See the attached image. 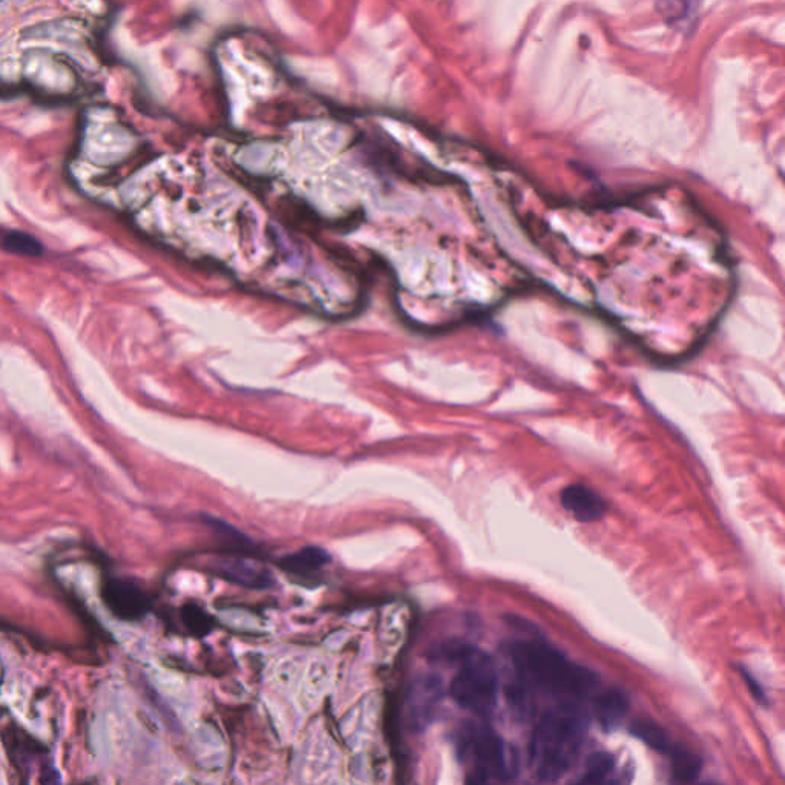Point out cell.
<instances>
[{
	"mask_svg": "<svg viewBox=\"0 0 785 785\" xmlns=\"http://www.w3.org/2000/svg\"><path fill=\"white\" fill-rule=\"evenodd\" d=\"M508 654L517 675V683L511 686L513 701L523 706L526 698L534 694L548 695L557 701H583L597 690V675L545 641H517L511 644Z\"/></svg>",
	"mask_w": 785,
	"mask_h": 785,
	"instance_id": "cell-1",
	"label": "cell"
},
{
	"mask_svg": "<svg viewBox=\"0 0 785 785\" xmlns=\"http://www.w3.org/2000/svg\"><path fill=\"white\" fill-rule=\"evenodd\" d=\"M583 701H557L540 715L529 741V761L542 782L559 781L577 763L589 727Z\"/></svg>",
	"mask_w": 785,
	"mask_h": 785,
	"instance_id": "cell-2",
	"label": "cell"
},
{
	"mask_svg": "<svg viewBox=\"0 0 785 785\" xmlns=\"http://www.w3.org/2000/svg\"><path fill=\"white\" fill-rule=\"evenodd\" d=\"M434 658L457 666L450 684L454 703L479 718H490L499 698V675L493 658L464 641H450L433 651Z\"/></svg>",
	"mask_w": 785,
	"mask_h": 785,
	"instance_id": "cell-3",
	"label": "cell"
},
{
	"mask_svg": "<svg viewBox=\"0 0 785 785\" xmlns=\"http://www.w3.org/2000/svg\"><path fill=\"white\" fill-rule=\"evenodd\" d=\"M456 749L460 761L470 769L467 781L471 784L511 781L519 773L513 747L488 724L467 723L460 727Z\"/></svg>",
	"mask_w": 785,
	"mask_h": 785,
	"instance_id": "cell-4",
	"label": "cell"
},
{
	"mask_svg": "<svg viewBox=\"0 0 785 785\" xmlns=\"http://www.w3.org/2000/svg\"><path fill=\"white\" fill-rule=\"evenodd\" d=\"M100 598L115 618L122 621L142 620L151 609V598L137 583L115 575H103Z\"/></svg>",
	"mask_w": 785,
	"mask_h": 785,
	"instance_id": "cell-5",
	"label": "cell"
},
{
	"mask_svg": "<svg viewBox=\"0 0 785 785\" xmlns=\"http://www.w3.org/2000/svg\"><path fill=\"white\" fill-rule=\"evenodd\" d=\"M444 700V683L436 675H421L408 687V720L414 732L422 733L436 720Z\"/></svg>",
	"mask_w": 785,
	"mask_h": 785,
	"instance_id": "cell-6",
	"label": "cell"
},
{
	"mask_svg": "<svg viewBox=\"0 0 785 785\" xmlns=\"http://www.w3.org/2000/svg\"><path fill=\"white\" fill-rule=\"evenodd\" d=\"M560 502L574 519L583 523L598 522L605 517L608 511V503L602 496H598L594 490L585 485H571L566 487L560 494Z\"/></svg>",
	"mask_w": 785,
	"mask_h": 785,
	"instance_id": "cell-7",
	"label": "cell"
},
{
	"mask_svg": "<svg viewBox=\"0 0 785 785\" xmlns=\"http://www.w3.org/2000/svg\"><path fill=\"white\" fill-rule=\"evenodd\" d=\"M215 571L223 579L247 588L264 589L272 585V577L263 566L238 557L220 560L215 565Z\"/></svg>",
	"mask_w": 785,
	"mask_h": 785,
	"instance_id": "cell-8",
	"label": "cell"
},
{
	"mask_svg": "<svg viewBox=\"0 0 785 785\" xmlns=\"http://www.w3.org/2000/svg\"><path fill=\"white\" fill-rule=\"evenodd\" d=\"M628 698L618 689H608L594 695L592 715L606 730L615 729L628 712Z\"/></svg>",
	"mask_w": 785,
	"mask_h": 785,
	"instance_id": "cell-9",
	"label": "cell"
},
{
	"mask_svg": "<svg viewBox=\"0 0 785 785\" xmlns=\"http://www.w3.org/2000/svg\"><path fill=\"white\" fill-rule=\"evenodd\" d=\"M330 563L329 552L326 549L319 548V546H307L301 551L293 552L290 556L283 557L280 560V566L286 572L295 575H309L316 574L322 568H326Z\"/></svg>",
	"mask_w": 785,
	"mask_h": 785,
	"instance_id": "cell-10",
	"label": "cell"
},
{
	"mask_svg": "<svg viewBox=\"0 0 785 785\" xmlns=\"http://www.w3.org/2000/svg\"><path fill=\"white\" fill-rule=\"evenodd\" d=\"M667 756L671 759L672 781L683 784L697 781L703 770V759L697 753L675 744Z\"/></svg>",
	"mask_w": 785,
	"mask_h": 785,
	"instance_id": "cell-11",
	"label": "cell"
},
{
	"mask_svg": "<svg viewBox=\"0 0 785 785\" xmlns=\"http://www.w3.org/2000/svg\"><path fill=\"white\" fill-rule=\"evenodd\" d=\"M631 733L635 738L643 741L646 746L651 747V749L661 753V755H669L672 747L675 746L674 741L669 738L666 730H664L660 724L654 723V721L651 720L634 721V724L631 726Z\"/></svg>",
	"mask_w": 785,
	"mask_h": 785,
	"instance_id": "cell-12",
	"label": "cell"
},
{
	"mask_svg": "<svg viewBox=\"0 0 785 785\" xmlns=\"http://www.w3.org/2000/svg\"><path fill=\"white\" fill-rule=\"evenodd\" d=\"M615 758L611 753L595 752L589 756L585 764L583 775L580 776L579 782L582 784H598V782H605L614 775Z\"/></svg>",
	"mask_w": 785,
	"mask_h": 785,
	"instance_id": "cell-13",
	"label": "cell"
},
{
	"mask_svg": "<svg viewBox=\"0 0 785 785\" xmlns=\"http://www.w3.org/2000/svg\"><path fill=\"white\" fill-rule=\"evenodd\" d=\"M184 625L192 634L206 635L212 629V620L203 609L198 608L197 605H186L181 612Z\"/></svg>",
	"mask_w": 785,
	"mask_h": 785,
	"instance_id": "cell-14",
	"label": "cell"
},
{
	"mask_svg": "<svg viewBox=\"0 0 785 785\" xmlns=\"http://www.w3.org/2000/svg\"><path fill=\"white\" fill-rule=\"evenodd\" d=\"M741 675H743L744 681H746L747 687H749L750 694L752 697L755 698L756 703L763 704V706H767L769 704V700H767V695L764 694L763 687L755 678L752 677L749 671H746L744 667H740Z\"/></svg>",
	"mask_w": 785,
	"mask_h": 785,
	"instance_id": "cell-15",
	"label": "cell"
},
{
	"mask_svg": "<svg viewBox=\"0 0 785 785\" xmlns=\"http://www.w3.org/2000/svg\"><path fill=\"white\" fill-rule=\"evenodd\" d=\"M660 4L663 5L661 11L666 16L677 20L684 16L683 11H686L687 2L686 0H660Z\"/></svg>",
	"mask_w": 785,
	"mask_h": 785,
	"instance_id": "cell-16",
	"label": "cell"
}]
</instances>
